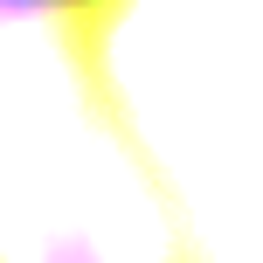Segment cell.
Wrapping results in <instances>:
<instances>
[{
  "label": "cell",
  "instance_id": "cell-1",
  "mask_svg": "<svg viewBox=\"0 0 263 263\" xmlns=\"http://www.w3.org/2000/svg\"><path fill=\"white\" fill-rule=\"evenodd\" d=\"M97 63L194 263H263V21L104 0Z\"/></svg>",
  "mask_w": 263,
  "mask_h": 263
},
{
  "label": "cell",
  "instance_id": "cell-2",
  "mask_svg": "<svg viewBox=\"0 0 263 263\" xmlns=\"http://www.w3.org/2000/svg\"><path fill=\"white\" fill-rule=\"evenodd\" d=\"M69 21H77V0H0V166H7V132H14L21 83L35 69V55Z\"/></svg>",
  "mask_w": 263,
  "mask_h": 263
},
{
  "label": "cell",
  "instance_id": "cell-3",
  "mask_svg": "<svg viewBox=\"0 0 263 263\" xmlns=\"http://www.w3.org/2000/svg\"><path fill=\"white\" fill-rule=\"evenodd\" d=\"M166 7H194V14H229V21H263V0H166Z\"/></svg>",
  "mask_w": 263,
  "mask_h": 263
}]
</instances>
